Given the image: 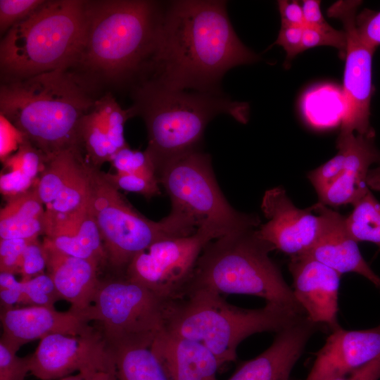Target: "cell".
Here are the masks:
<instances>
[{
	"instance_id": "obj_1",
	"label": "cell",
	"mask_w": 380,
	"mask_h": 380,
	"mask_svg": "<svg viewBox=\"0 0 380 380\" xmlns=\"http://www.w3.org/2000/svg\"><path fill=\"white\" fill-rule=\"evenodd\" d=\"M259 56L239 39L227 1L179 0L163 4L156 51L145 77L175 90L221 92L224 74Z\"/></svg>"
},
{
	"instance_id": "obj_2",
	"label": "cell",
	"mask_w": 380,
	"mask_h": 380,
	"mask_svg": "<svg viewBox=\"0 0 380 380\" xmlns=\"http://www.w3.org/2000/svg\"><path fill=\"white\" fill-rule=\"evenodd\" d=\"M163 4L148 0L84 2V34L69 70L95 91L132 87L147 75L156 51Z\"/></svg>"
},
{
	"instance_id": "obj_3",
	"label": "cell",
	"mask_w": 380,
	"mask_h": 380,
	"mask_svg": "<svg viewBox=\"0 0 380 380\" xmlns=\"http://www.w3.org/2000/svg\"><path fill=\"white\" fill-rule=\"evenodd\" d=\"M97 91L69 69L1 82L0 113L45 160L77 149L80 120L95 106Z\"/></svg>"
},
{
	"instance_id": "obj_4",
	"label": "cell",
	"mask_w": 380,
	"mask_h": 380,
	"mask_svg": "<svg viewBox=\"0 0 380 380\" xmlns=\"http://www.w3.org/2000/svg\"><path fill=\"white\" fill-rule=\"evenodd\" d=\"M134 116L142 118L148 134L145 151L156 174L165 164L186 153L200 149L205 129L220 114L239 122L248 120V106L222 92H199L167 88L145 77L132 87Z\"/></svg>"
},
{
	"instance_id": "obj_5",
	"label": "cell",
	"mask_w": 380,
	"mask_h": 380,
	"mask_svg": "<svg viewBox=\"0 0 380 380\" xmlns=\"http://www.w3.org/2000/svg\"><path fill=\"white\" fill-rule=\"evenodd\" d=\"M305 316L270 303L259 309L241 308L214 291L186 288L167 300L164 330L203 345L221 367L236 360L237 346L249 336L277 333Z\"/></svg>"
},
{
	"instance_id": "obj_6",
	"label": "cell",
	"mask_w": 380,
	"mask_h": 380,
	"mask_svg": "<svg viewBox=\"0 0 380 380\" xmlns=\"http://www.w3.org/2000/svg\"><path fill=\"white\" fill-rule=\"evenodd\" d=\"M275 248L256 228L232 232L210 241L203 250L186 288L220 294H245L306 315L269 254ZM183 289V290H184Z\"/></svg>"
},
{
	"instance_id": "obj_7",
	"label": "cell",
	"mask_w": 380,
	"mask_h": 380,
	"mask_svg": "<svg viewBox=\"0 0 380 380\" xmlns=\"http://www.w3.org/2000/svg\"><path fill=\"white\" fill-rule=\"evenodd\" d=\"M84 2L45 1L10 28L0 43L1 81L70 68L84 39Z\"/></svg>"
},
{
	"instance_id": "obj_8",
	"label": "cell",
	"mask_w": 380,
	"mask_h": 380,
	"mask_svg": "<svg viewBox=\"0 0 380 380\" xmlns=\"http://www.w3.org/2000/svg\"><path fill=\"white\" fill-rule=\"evenodd\" d=\"M87 208L100 231L107 263L124 272L134 257L163 239L193 234L197 228L184 217L170 212L153 222L137 212L105 177L89 165Z\"/></svg>"
},
{
	"instance_id": "obj_9",
	"label": "cell",
	"mask_w": 380,
	"mask_h": 380,
	"mask_svg": "<svg viewBox=\"0 0 380 380\" xmlns=\"http://www.w3.org/2000/svg\"><path fill=\"white\" fill-rule=\"evenodd\" d=\"M156 177L171 203L170 212L191 221L197 228L209 226L224 236L256 228L258 215L235 210L222 193L215 179L209 154L196 149L165 164Z\"/></svg>"
},
{
	"instance_id": "obj_10",
	"label": "cell",
	"mask_w": 380,
	"mask_h": 380,
	"mask_svg": "<svg viewBox=\"0 0 380 380\" xmlns=\"http://www.w3.org/2000/svg\"><path fill=\"white\" fill-rule=\"evenodd\" d=\"M167 300L124 276L100 281L80 315L98 324L108 345L151 346L164 329Z\"/></svg>"
},
{
	"instance_id": "obj_11",
	"label": "cell",
	"mask_w": 380,
	"mask_h": 380,
	"mask_svg": "<svg viewBox=\"0 0 380 380\" xmlns=\"http://www.w3.org/2000/svg\"><path fill=\"white\" fill-rule=\"evenodd\" d=\"M224 236L209 226H201L189 236L160 239L137 254L125 277L165 300L177 297L194 273L204 248Z\"/></svg>"
},
{
	"instance_id": "obj_12",
	"label": "cell",
	"mask_w": 380,
	"mask_h": 380,
	"mask_svg": "<svg viewBox=\"0 0 380 380\" xmlns=\"http://www.w3.org/2000/svg\"><path fill=\"white\" fill-rule=\"evenodd\" d=\"M362 1L341 0L327 10V15L339 19L347 46L343 81V114L341 131L375 134L370 125L372 96V57L376 49L360 38L356 27L357 9Z\"/></svg>"
},
{
	"instance_id": "obj_13",
	"label": "cell",
	"mask_w": 380,
	"mask_h": 380,
	"mask_svg": "<svg viewBox=\"0 0 380 380\" xmlns=\"http://www.w3.org/2000/svg\"><path fill=\"white\" fill-rule=\"evenodd\" d=\"M30 373L41 380L61 379L75 372L113 365L108 344L93 327L80 334H52L42 338L30 355Z\"/></svg>"
},
{
	"instance_id": "obj_14",
	"label": "cell",
	"mask_w": 380,
	"mask_h": 380,
	"mask_svg": "<svg viewBox=\"0 0 380 380\" xmlns=\"http://www.w3.org/2000/svg\"><path fill=\"white\" fill-rule=\"evenodd\" d=\"M261 209L268 219L257 229L261 239L291 257L309 251L319 232V215L312 214L310 208H298L281 186L265 191Z\"/></svg>"
},
{
	"instance_id": "obj_15",
	"label": "cell",
	"mask_w": 380,
	"mask_h": 380,
	"mask_svg": "<svg viewBox=\"0 0 380 380\" xmlns=\"http://www.w3.org/2000/svg\"><path fill=\"white\" fill-rule=\"evenodd\" d=\"M289 269L293 279V293L307 317L332 331L338 322L341 274L308 254L291 257Z\"/></svg>"
},
{
	"instance_id": "obj_16",
	"label": "cell",
	"mask_w": 380,
	"mask_h": 380,
	"mask_svg": "<svg viewBox=\"0 0 380 380\" xmlns=\"http://www.w3.org/2000/svg\"><path fill=\"white\" fill-rule=\"evenodd\" d=\"M380 355V324L365 330L332 331L305 380L343 377Z\"/></svg>"
},
{
	"instance_id": "obj_17",
	"label": "cell",
	"mask_w": 380,
	"mask_h": 380,
	"mask_svg": "<svg viewBox=\"0 0 380 380\" xmlns=\"http://www.w3.org/2000/svg\"><path fill=\"white\" fill-rule=\"evenodd\" d=\"M310 210L320 217L318 236L308 254L341 274H360L380 290V277L364 260L356 242L348 234L345 217L317 202Z\"/></svg>"
},
{
	"instance_id": "obj_18",
	"label": "cell",
	"mask_w": 380,
	"mask_h": 380,
	"mask_svg": "<svg viewBox=\"0 0 380 380\" xmlns=\"http://www.w3.org/2000/svg\"><path fill=\"white\" fill-rule=\"evenodd\" d=\"M1 339L17 351L24 344L52 334H80L93 327L79 313L69 310L28 305L1 309Z\"/></svg>"
},
{
	"instance_id": "obj_19",
	"label": "cell",
	"mask_w": 380,
	"mask_h": 380,
	"mask_svg": "<svg viewBox=\"0 0 380 380\" xmlns=\"http://www.w3.org/2000/svg\"><path fill=\"white\" fill-rule=\"evenodd\" d=\"M316 325L305 316L277 332L267 349L243 363L228 380H289Z\"/></svg>"
},
{
	"instance_id": "obj_20",
	"label": "cell",
	"mask_w": 380,
	"mask_h": 380,
	"mask_svg": "<svg viewBox=\"0 0 380 380\" xmlns=\"http://www.w3.org/2000/svg\"><path fill=\"white\" fill-rule=\"evenodd\" d=\"M347 148V160L341 176L319 196L327 206L353 205L369 190L367 179L369 167L380 164V152L374 144L375 134L341 131Z\"/></svg>"
},
{
	"instance_id": "obj_21",
	"label": "cell",
	"mask_w": 380,
	"mask_h": 380,
	"mask_svg": "<svg viewBox=\"0 0 380 380\" xmlns=\"http://www.w3.org/2000/svg\"><path fill=\"white\" fill-rule=\"evenodd\" d=\"M48 274L61 299L71 304L72 311L81 314L91 305L100 280L96 262L63 253L42 242Z\"/></svg>"
},
{
	"instance_id": "obj_22",
	"label": "cell",
	"mask_w": 380,
	"mask_h": 380,
	"mask_svg": "<svg viewBox=\"0 0 380 380\" xmlns=\"http://www.w3.org/2000/svg\"><path fill=\"white\" fill-rule=\"evenodd\" d=\"M170 380H217L220 365L203 345L164 329L151 346Z\"/></svg>"
},
{
	"instance_id": "obj_23",
	"label": "cell",
	"mask_w": 380,
	"mask_h": 380,
	"mask_svg": "<svg viewBox=\"0 0 380 380\" xmlns=\"http://www.w3.org/2000/svg\"><path fill=\"white\" fill-rule=\"evenodd\" d=\"M44 241L74 257L107 263L102 237L93 215L87 208L79 215L44 224Z\"/></svg>"
},
{
	"instance_id": "obj_24",
	"label": "cell",
	"mask_w": 380,
	"mask_h": 380,
	"mask_svg": "<svg viewBox=\"0 0 380 380\" xmlns=\"http://www.w3.org/2000/svg\"><path fill=\"white\" fill-rule=\"evenodd\" d=\"M6 200L0 211V239H33L44 234L45 210L36 185Z\"/></svg>"
},
{
	"instance_id": "obj_25",
	"label": "cell",
	"mask_w": 380,
	"mask_h": 380,
	"mask_svg": "<svg viewBox=\"0 0 380 380\" xmlns=\"http://www.w3.org/2000/svg\"><path fill=\"white\" fill-rule=\"evenodd\" d=\"M108 346L115 380H170L151 346Z\"/></svg>"
},
{
	"instance_id": "obj_26",
	"label": "cell",
	"mask_w": 380,
	"mask_h": 380,
	"mask_svg": "<svg viewBox=\"0 0 380 380\" xmlns=\"http://www.w3.org/2000/svg\"><path fill=\"white\" fill-rule=\"evenodd\" d=\"M84 160L77 149L63 151L45 160L36 184L38 195L43 203L48 206L57 198Z\"/></svg>"
},
{
	"instance_id": "obj_27",
	"label": "cell",
	"mask_w": 380,
	"mask_h": 380,
	"mask_svg": "<svg viewBox=\"0 0 380 380\" xmlns=\"http://www.w3.org/2000/svg\"><path fill=\"white\" fill-rule=\"evenodd\" d=\"M77 134V149L83 158L85 155L89 165L99 169L110 162L113 152L102 118L95 108L80 120Z\"/></svg>"
},
{
	"instance_id": "obj_28",
	"label": "cell",
	"mask_w": 380,
	"mask_h": 380,
	"mask_svg": "<svg viewBox=\"0 0 380 380\" xmlns=\"http://www.w3.org/2000/svg\"><path fill=\"white\" fill-rule=\"evenodd\" d=\"M345 224L350 236L356 241H369L380 247V202L370 190L356 201Z\"/></svg>"
},
{
	"instance_id": "obj_29",
	"label": "cell",
	"mask_w": 380,
	"mask_h": 380,
	"mask_svg": "<svg viewBox=\"0 0 380 380\" xmlns=\"http://www.w3.org/2000/svg\"><path fill=\"white\" fill-rule=\"evenodd\" d=\"M94 108L102 118L113 155L128 146L124 137V125L134 117L130 108L122 109L110 93L100 96Z\"/></svg>"
},
{
	"instance_id": "obj_30",
	"label": "cell",
	"mask_w": 380,
	"mask_h": 380,
	"mask_svg": "<svg viewBox=\"0 0 380 380\" xmlns=\"http://www.w3.org/2000/svg\"><path fill=\"white\" fill-rule=\"evenodd\" d=\"M23 298L21 304L54 308L61 299L50 276L42 274L27 281H21Z\"/></svg>"
},
{
	"instance_id": "obj_31",
	"label": "cell",
	"mask_w": 380,
	"mask_h": 380,
	"mask_svg": "<svg viewBox=\"0 0 380 380\" xmlns=\"http://www.w3.org/2000/svg\"><path fill=\"white\" fill-rule=\"evenodd\" d=\"M110 163L117 172L156 177L154 165L145 151L132 150L126 146L117 151Z\"/></svg>"
},
{
	"instance_id": "obj_32",
	"label": "cell",
	"mask_w": 380,
	"mask_h": 380,
	"mask_svg": "<svg viewBox=\"0 0 380 380\" xmlns=\"http://www.w3.org/2000/svg\"><path fill=\"white\" fill-rule=\"evenodd\" d=\"M104 177L118 190L135 192L146 198L160 194L157 177L137 174L103 172Z\"/></svg>"
},
{
	"instance_id": "obj_33",
	"label": "cell",
	"mask_w": 380,
	"mask_h": 380,
	"mask_svg": "<svg viewBox=\"0 0 380 380\" xmlns=\"http://www.w3.org/2000/svg\"><path fill=\"white\" fill-rule=\"evenodd\" d=\"M44 1L43 0H1V34H5L13 25L34 13Z\"/></svg>"
},
{
	"instance_id": "obj_34",
	"label": "cell",
	"mask_w": 380,
	"mask_h": 380,
	"mask_svg": "<svg viewBox=\"0 0 380 380\" xmlns=\"http://www.w3.org/2000/svg\"><path fill=\"white\" fill-rule=\"evenodd\" d=\"M17 352L0 339V380H25L30 372V356L20 357Z\"/></svg>"
},
{
	"instance_id": "obj_35",
	"label": "cell",
	"mask_w": 380,
	"mask_h": 380,
	"mask_svg": "<svg viewBox=\"0 0 380 380\" xmlns=\"http://www.w3.org/2000/svg\"><path fill=\"white\" fill-rule=\"evenodd\" d=\"M46 257L43 243L37 239L30 240L27 244L22 258L20 274L21 281H27L44 274Z\"/></svg>"
},
{
	"instance_id": "obj_36",
	"label": "cell",
	"mask_w": 380,
	"mask_h": 380,
	"mask_svg": "<svg viewBox=\"0 0 380 380\" xmlns=\"http://www.w3.org/2000/svg\"><path fill=\"white\" fill-rule=\"evenodd\" d=\"M30 240L32 239H0L1 272L20 274L23 254Z\"/></svg>"
},
{
	"instance_id": "obj_37",
	"label": "cell",
	"mask_w": 380,
	"mask_h": 380,
	"mask_svg": "<svg viewBox=\"0 0 380 380\" xmlns=\"http://www.w3.org/2000/svg\"><path fill=\"white\" fill-rule=\"evenodd\" d=\"M319 46H333L338 49L344 56L347 46L346 36L344 30H337L334 33H326L311 27H304L302 41L303 51Z\"/></svg>"
},
{
	"instance_id": "obj_38",
	"label": "cell",
	"mask_w": 380,
	"mask_h": 380,
	"mask_svg": "<svg viewBox=\"0 0 380 380\" xmlns=\"http://www.w3.org/2000/svg\"><path fill=\"white\" fill-rule=\"evenodd\" d=\"M356 27L362 40L376 49L380 46V11L364 9L356 16Z\"/></svg>"
},
{
	"instance_id": "obj_39",
	"label": "cell",
	"mask_w": 380,
	"mask_h": 380,
	"mask_svg": "<svg viewBox=\"0 0 380 380\" xmlns=\"http://www.w3.org/2000/svg\"><path fill=\"white\" fill-rule=\"evenodd\" d=\"M37 182L30 179L20 168H11V171L1 174L0 189L7 199L30 190Z\"/></svg>"
},
{
	"instance_id": "obj_40",
	"label": "cell",
	"mask_w": 380,
	"mask_h": 380,
	"mask_svg": "<svg viewBox=\"0 0 380 380\" xmlns=\"http://www.w3.org/2000/svg\"><path fill=\"white\" fill-rule=\"evenodd\" d=\"M304 27L281 25L278 37L273 45H279L286 53V66L298 53L303 52L302 41Z\"/></svg>"
},
{
	"instance_id": "obj_41",
	"label": "cell",
	"mask_w": 380,
	"mask_h": 380,
	"mask_svg": "<svg viewBox=\"0 0 380 380\" xmlns=\"http://www.w3.org/2000/svg\"><path fill=\"white\" fill-rule=\"evenodd\" d=\"M22 282L8 272H0V300L1 309L15 308L21 304Z\"/></svg>"
},
{
	"instance_id": "obj_42",
	"label": "cell",
	"mask_w": 380,
	"mask_h": 380,
	"mask_svg": "<svg viewBox=\"0 0 380 380\" xmlns=\"http://www.w3.org/2000/svg\"><path fill=\"white\" fill-rule=\"evenodd\" d=\"M321 1L318 0H304L302 8L303 11L305 26L326 33H334L337 31L326 19L321 11Z\"/></svg>"
},
{
	"instance_id": "obj_43",
	"label": "cell",
	"mask_w": 380,
	"mask_h": 380,
	"mask_svg": "<svg viewBox=\"0 0 380 380\" xmlns=\"http://www.w3.org/2000/svg\"><path fill=\"white\" fill-rule=\"evenodd\" d=\"M281 17V25L304 27L302 5L297 1L280 0L277 1Z\"/></svg>"
},
{
	"instance_id": "obj_44",
	"label": "cell",
	"mask_w": 380,
	"mask_h": 380,
	"mask_svg": "<svg viewBox=\"0 0 380 380\" xmlns=\"http://www.w3.org/2000/svg\"><path fill=\"white\" fill-rule=\"evenodd\" d=\"M380 379V355L367 365L353 372L348 376L332 380H379Z\"/></svg>"
},
{
	"instance_id": "obj_45",
	"label": "cell",
	"mask_w": 380,
	"mask_h": 380,
	"mask_svg": "<svg viewBox=\"0 0 380 380\" xmlns=\"http://www.w3.org/2000/svg\"><path fill=\"white\" fill-rule=\"evenodd\" d=\"M59 380H115L113 365L107 369H92L81 371Z\"/></svg>"
},
{
	"instance_id": "obj_46",
	"label": "cell",
	"mask_w": 380,
	"mask_h": 380,
	"mask_svg": "<svg viewBox=\"0 0 380 380\" xmlns=\"http://www.w3.org/2000/svg\"><path fill=\"white\" fill-rule=\"evenodd\" d=\"M367 182L372 189L380 191V166L369 170Z\"/></svg>"
}]
</instances>
